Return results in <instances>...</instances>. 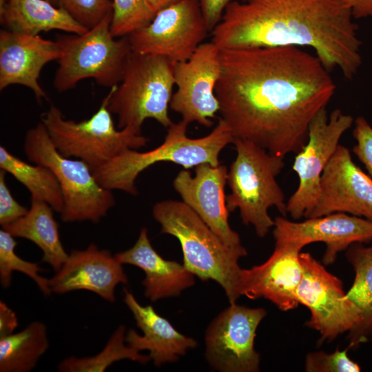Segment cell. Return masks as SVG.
Wrapping results in <instances>:
<instances>
[{
  "instance_id": "d4e9b609",
  "label": "cell",
  "mask_w": 372,
  "mask_h": 372,
  "mask_svg": "<svg viewBox=\"0 0 372 372\" xmlns=\"http://www.w3.org/2000/svg\"><path fill=\"white\" fill-rule=\"evenodd\" d=\"M346 258L355 272L347 297L361 313L360 322L348 333V347L352 349L372 340V245L353 243L347 249Z\"/></svg>"
},
{
  "instance_id": "f1b7e54d",
  "label": "cell",
  "mask_w": 372,
  "mask_h": 372,
  "mask_svg": "<svg viewBox=\"0 0 372 372\" xmlns=\"http://www.w3.org/2000/svg\"><path fill=\"white\" fill-rule=\"evenodd\" d=\"M6 230H0V283L3 288H8L12 282L13 271L25 274L37 285L41 292L48 296L52 293L49 279L40 275L43 269L37 263L27 261L15 252L17 242Z\"/></svg>"
},
{
  "instance_id": "1f68e13d",
  "label": "cell",
  "mask_w": 372,
  "mask_h": 372,
  "mask_svg": "<svg viewBox=\"0 0 372 372\" xmlns=\"http://www.w3.org/2000/svg\"><path fill=\"white\" fill-rule=\"evenodd\" d=\"M349 347L327 353L320 351L308 353L305 359L307 372H359V364L348 356Z\"/></svg>"
},
{
  "instance_id": "74e56055",
  "label": "cell",
  "mask_w": 372,
  "mask_h": 372,
  "mask_svg": "<svg viewBox=\"0 0 372 372\" xmlns=\"http://www.w3.org/2000/svg\"><path fill=\"white\" fill-rule=\"evenodd\" d=\"M152 12L156 14L160 10L177 1L178 0H145Z\"/></svg>"
},
{
  "instance_id": "e0dca14e",
  "label": "cell",
  "mask_w": 372,
  "mask_h": 372,
  "mask_svg": "<svg viewBox=\"0 0 372 372\" xmlns=\"http://www.w3.org/2000/svg\"><path fill=\"white\" fill-rule=\"evenodd\" d=\"M194 172L192 176L185 169L180 171L173 181L174 189L225 245L234 249L244 247L228 222L229 211L225 194L227 167L203 163L195 167Z\"/></svg>"
},
{
  "instance_id": "9a60e30c",
  "label": "cell",
  "mask_w": 372,
  "mask_h": 372,
  "mask_svg": "<svg viewBox=\"0 0 372 372\" xmlns=\"http://www.w3.org/2000/svg\"><path fill=\"white\" fill-rule=\"evenodd\" d=\"M343 212L372 221V178L338 145L320 178V194L306 218Z\"/></svg>"
},
{
  "instance_id": "cb8c5ba5",
  "label": "cell",
  "mask_w": 372,
  "mask_h": 372,
  "mask_svg": "<svg viewBox=\"0 0 372 372\" xmlns=\"http://www.w3.org/2000/svg\"><path fill=\"white\" fill-rule=\"evenodd\" d=\"M53 209L44 201L31 199L25 215L2 227L12 236L25 238L34 243L43 252L42 261L57 271L66 260L65 251L59 235V225Z\"/></svg>"
},
{
  "instance_id": "603a6c76",
  "label": "cell",
  "mask_w": 372,
  "mask_h": 372,
  "mask_svg": "<svg viewBox=\"0 0 372 372\" xmlns=\"http://www.w3.org/2000/svg\"><path fill=\"white\" fill-rule=\"evenodd\" d=\"M0 21L7 30L29 35L55 30L81 34L87 30L65 10L46 0H8Z\"/></svg>"
},
{
  "instance_id": "7c38bea8",
  "label": "cell",
  "mask_w": 372,
  "mask_h": 372,
  "mask_svg": "<svg viewBox=\"0 0 372 372\" xmlns=\"http://www.w3.org/2000/svg\"><path fill=\"white\" fill-rule=\"evenodd\" d=\"M209 32L199 0H178L127 37L132 52L163 56L175 63L187 60Z\"/></svg>"
},
{
  "instance_id": "83f0119b",
  "label": "cell",
  "mask_w": 372,
  "mask_h": 372,
  "mask_svg": "<svg viewBox=\"0 0 372 372\" xmlns=\"http://www.w3.org/2000/svg\"><path fill=\"white\" fill-rule=\"evenodd\" d=\"M125 327L118 326L112 333L103 349L93 356L78 358L70 356L63 359L57 366L61 372H103L114 362L130 360L145 364L151 360L149 355L125 344Z\"/></svg>"
},
{
  "instance_id": "3957f363",
  "label": "cell",
  "mask_w": 372,
  "mask_h": 372,
  "mask_svg": "<svg viewBox=\"0 0 372 372\" xmlns=\"http://www.w3.org/2000/svg\"><path fill=\"white\" fill-rule=\"evenodd\" d=\"M152 215L161 225V233L180 242L184 266L202 281H216L225 290L229 303H236L242 296L238 260L247 254L245 248L225 245L183 201L158 202Z\"/></svg>"
},
{
  "instance_id": "2e32d148",
  "label": "cell",
  "mask_w": 372,
  "mask_h": 372,
  "mask_svg": "<svg viewBox=\"0 0 372 372\" xmlns=\"http://www.w3.org/2000/svg\"><path fill=\"white\" fill-rule=\"evenodd\" d=\"M273 227L275 245L294 243L304 247L312 242L325 243L322 257L325 265L333 264L338 253L352 244L372 241V221L343 212L309 218L302 222L278 216Z\"/></svg>"
},
{
  "instance_id": "7402d4cb",
  "label": "cell",
  "mask_w": 372,
  "mask_h": 372,
  "mask_svg": "<svg viewBox=\"0 0 372 372\" xmlns=\"http://www.w3.org/2000/svg\"><path fill=\"white\" fill-rule=\"evenodd\" d=\"M123 265L138 267L145 273L142 281L145 296L152 302L178 296L195 283L194 275L183 264L167 260L152 247L146 227H143L135 244L115 254Z\"/></svg>"
},
{
  "instance_id": "d590c367",
  "label": "cell",
  "mask_w": 372,
  "mask_h": 372,
  "mask_svg": "<svg viewBox=\"0 0 372 372\" xmlns=\"http://www.w3.org/2000/svg\"><path fill=\"white\" fill-rule=\"evenodd\" d=\"M15 312L3 301H0V338L10 335L18 327Z\"/></svg>"
},
{
  "instance_id": "4dcf8cb0",
  "label": "cell",
  "mask_w": 372,
  "mask_h": 372,
  "mask_svg": "<svg viewBox=\"0 0 372 372\" xmlns=\"http://www.w3.org/2000/svg\"><path fill=\"white\" fill-rule=\"evenodd\" d=\"M65 10L73 19L87 30L112 12V0H46Z\"/></svg>"
},
{
  "instance_id": "8d00e7d4",
  "label": "cell",
  "mask_w": 372,
  "mask_h": 372,
  "mask_svg": "<svg viewBox=\"0 0 372 372\" xmlns=\"http://www.w3.org/2000/svg\"><path fill=\"white\" fill-rule=\"evenodd\" d=\"M349 8L354 19L372 17V0H342Z\"/></svg>"
},
{
  "instance_id": "ac0fdd59",
  "label": "cell",
  "mask_w": 372,
  "mask_h": 372,
  "mask_svg": "<svg viewBox=\"0 0 372 372\" xmlns=\"http://www.w3.org/2000/svg\"><path fill=\"white\" fill-rule=\"evenodd\" d=\"M302 248L294 243L275 245L265 262L242 269L241 295L251 300L267 299L283 311L298 307L296 292L302 278L300 259Z\"/></svg>"
},
{
  "instance_id": "52a82bcc",
  "label": "cell",
  "mask_w": 372,
  "mask_h": 372,
  "mask_svg": "<svg viewBox=\"0 0 372 372\" xmlns=\"http://www.w3.org/2000/svg\"><path fill=\"white\" fill-rule=\"evenodd\" d=\"M23 150L30 162L48 167L56 176L63 199V221L96 223L115 205L112 191L97 182L86 163L62 155L42 122L26 132Z\"/></svg>"
},
{
  "instance_id": "44dd1931",
  "label": "cell",
  "mask_w": 372,
  "mask_h": 372,
  "mask_svg": "<svg viewBox=\"0 0 372 372\" xmlns=\"http://www.w3.org/2000/svg\"><path fill=\"white\" fill-rule=\"evenodd\" d=\"M124 302L132 312L137 327L143 331L139 335L134 329L126 333L127 344L136 350H147L151 360L156 366L174 362L187 350L197 346L192 338L178 331L165 318L157 313L152 305L143 306L133 293L124 289Z\"/></svg>"
},
{
  "instance_id": "7a4b0ae2",
  "label": "cell",
  "mask_w": 372,
  "mask_h": 372,
  "mask_svg": "<svg viewBox=\"0 0 372 372\" xmlns=\"http://www.w3.org/2000/svg\"><path fill=\"white\" fill-rule=\"evenodd\" d=\"M342 0L234 1L211 32L220 50L309 47L327 69L351 79L362 64V41Z\"/></svg>"
},
{
  "instance_id": "e575fe53",
  "label": "cell",
  "mask_w": 372,
  "mask_h": 372,
  "mask_svg": "<svg viewBox=\"0 0 372 372\" xmlns=\"http://www.w3.org/2000/svg\"><path fill=\"white\" fill-rule=\"evenodd\" d=\"M234 1L246 0H199L203 17L210 32L221 20L226 7Z\"/></svg>"
},
{
  "instance_id": "4316f807",
  "label": "cell",
  "mask_w": 372,
  "mask_h": 372,
  "mask_svg": "<svg viewBox=\"0 0 372 372\" xmlns=\"http://www.w3.org/2000/svg\"><path fill=\"white\" fill-rule=\"evenodd\" d=\"M0 168L10 173L29 191L31 199L42 200L61 213L63 199L60 185L47 167L28 163L0 146Z\"/></svg>"
},
{
  "instance_id": "30bf717a",
  "label": "cell",
  "mask_w": 372,
  "mask_h": 372,
  "mask_svg": "<svg viewBox=\"0 0 372 372\" xmlns=\"http://www.w3.org/2000/svg\"><path fill=\"white\" fill-rule=\"evenodd\" d=\"M300 259L303 273L296 297L311 312L306 325L320 333V342H331L358 325L360 311L347 297L342 281L310 253L300 252Z\"/></svg>"
},
{
  "instance_id": "ffe728a7",
  "label": "cell",
  "mask_w": 372,
  "mask_h": 372,
  "mask_svg": "<svg viewBox=\"0 0 372 372\" xmlns=\"http://www.w3.org/2000/svg\"><path fill=\"white\" fill-rule=\"evenodd\" d=\"M61 48L57 40L45 39L1 30L0 32V90L11 85L30 89L38 103L47 99L39 83L40 73L47 63L59 60Z\"/></svg>"
},
{
  "instance_id": "5b68a950",
  "label": "cell",
  "mask_w": 372,
  "mask_h": 372,
  "mask_svg": "<svg viewBox=\"0 0 372 372\" xmlns=\"http://www.w3.org/2000/svg\"><path fill=\"white\" fill-rule=\"evenodd\" d=\"M236 156L227 174L231 194L226 196L229 212L238 209L244 225L254 226L260 238L274 226L268 213L276 207L287 216V203L276 177L285 167L284 158L249 141L234 138Z\"/></svg>"
},
{
  "instance_id": "484cf974",
  "label": "cell",
  "mask_w": 372,
  "mask_h": 372,
  "mask_svg": "<svg viewBox=\"0 0 372 372\" xmlns=\"http://www.w3.org/2000/svg\"><path fill=\"white\" fill-rule=\"evenodd\" d=\"M46 325L34 321L18 333L0 338V371L28 372L49 348Z\"/></svg>"
},
{
  "instance_id": "ba28073f",
  "label": "cell",
  "mask_w": 372,
  "mask_h": 372,
  "mask_svg": "<svg viewBox=\"0 0 372 372\" xmlns=\"http://www.w3.org/2000/svg\"><path fill=\"white\" fill-rule=\"evenodd\" d=\"M110 92L89 118L68 120L59 108L52 105L41 114L56 149L66 157L80 159L94 169L128 149H138L148 139L132 128L116 129L107 107Z\"/></svg>"
},
{
  "instance_id": "836d02e7",
  "label": "cell",
  "mask_w": 372,
  "mask_h": 372,
  "mask_svg": "<svg viewBox=\"0 0 372 372\" xmlns=\"http://www.w3.org/2000/svg\"><path fill=\"white\" fill-rule=\"evenodd\" d=\"M6 172L0 170V225L3 227L26 214L28 209L13 197L6 183Z\"/></svg>"
},
{
  "instance_id": "4fadbf2b",
  "label": "cell",
  "mask_w": 372,
  "mask_h": 372,
  "mask_svg": "<svg viewBox=\"0 0 372 372\" xmlns=\"http://www.w3.org/2000/svg\"><path fill=\"white\" fill-rule=\"evenodd\" d=\"M266 315L263 308L236 303L220 313L205 333V357L209 364L224 372L258 371L260 355L254 349V340Z\"/></svg>"
},
{
  "instance_id": "8fae6325",
  "label": "cell",
  "mask_w": 372,
  "mask_h": 372,
  "mask_svg": "<svg viewBox=\"0 0 372 372\" xmlns=\"http://www.w3.org/2000/svg\"><path fill=\"white\" fill-rule=\"evenodd\" d=\"M353 123V117L340 109H335L329 116L326 107L312 119L307 143L296 154L292 167L299 184L287 202V211L293 220L304 217L314 207L320 194L322 174L342 136Z\"/></svg>"
},
{
  "instance_id": "f546056e",
  "label": "cell",
  "mask_w": 372,
  "mask_h": 372,
  "mask_svg": "<svg viewBox=\"0 0 372 372\" xmlns=\"http://www.w3.org/2000/svg\"><path fill=\"white\" fill-rule=\"evenodd\" d=\"M155 14L145 0H112L111 33L115 38L128 37L147 25Z\"/></svg>"
},
{
  "instance_id": "277c9868",
  "label": "cell",
  "mask_w": 372,
  "mask_h": 372,
  "mask_svg": "<svg viewBox=\"0 0 372 372\" xmlns=\"http://www.w3.org/2000/svg\"><path fill=\"white\" fill-rule=\"evenodd\" d=\"M187 126L183 120L173 123L161 145L143 152L128 149L93 169L94 178L105 189L135 196L138 193L135 184L138 176L156 163L172 162L185 169L203 163L219 165L220 153L234 140L227 123L220 118L209 134L198 138L187 136Z\"/></svg>"
},
{
  "instance_id": "9c48e42d",
  "label": "cell",
  "mask_w": 372,
  "mask_h": 372,
  "mask_svg": "<svg viewBox=\"0 0 372 372\" xmlns=\"http://www.w3.org/2000/svg\"><path fill=\"white\" fill-rule=\"evenodd\" d=\"M112 12L109 13L83 34L57 38L61 48L53 81L57 92L71 90L89 78L110 88L120 83L132 49L127 37L112 36Z\"/></svg>"
},
{
  "instance_id": "f35d334b",
  "label": "cell",
  "mask_w": 372,
  "mask_h": 372,
  "mask_svg": "<svg viewBox=\"0 0 372 372\" xmlns=\"http://www.w3.org/2000/svg\"><path fill=\"white\" fill-rule=\"evenodd\" d=\"M8 0H0V13L3 12Z\"/></svg>"
},
{
  "instance_id": "d6a6232c",
  "label": "cell",
  "mask_w": 372,
  "mask_h": 372,
  "mask_svg": "<svg viewBox=\"0 0 372 372\" xmlns=\"http://www.w3.org/2000/svg\"><path fill=\"white\" fill-rule=\"evenodd\" d=\"M354 124L352 134L356 144L352 151L372 177V127L363 116L358 117Z\"/></svg>"
},
{
  "instance_id": "6da1fadb",
  "label": "cell",
  "mask_w": 372,
  "mask_h": 372,
  "mask_svg": "<svg viewBox=\"0 0 372 372\" xmlns=\"http://www.w3.org/2000/svg\"><path fill=\"white\" fill-rule=\"evenodd\" d=\"M220 58L216 95L234 138L283 158L298 153L335 92L329 70L296 46L220 50Z\"/></svg>"
},
{
  "instance_id": "8992f818",
  "label": "cell",
  "mask_w": 372,
  "mask_h": 372,
  "mask_svg": "<svg viewBox=\"0 0 372 372\" xmlns=\"http://www.w3.org/2000/svg\"><path fill=\"white\" fill-rule=\"evenodd\" d=\"M174 64L163 56L131 52L120 83L109 92L107 107L117 116L118 129L141 134L148 118L165 127L173 123L169 107L175 85Z\"/></svg>"
},
{
  "instance_id": "5bb4252c",
  "label": "cell",
  "mask_w": 372,
  "mask_h": 372,
  "mask_svg": "<svg viewBox=\"0 0 372 372\" xmlns=\"http://www.w3.org/2000/svg\"><path fill=\"white\" fill-rule=\"evenodd\" d=\"M220 50L211 41L202 43L186 61L174 64V83L169 107L188 125L210 127L219 112L216 87L220 76Z\"/></svg>"
},
{
  "instance_id": "d6986e66",
  "label": "cell",
  "mask_w": 372,
  "mask_h": 372,
  "mask_svg": "<svg viewBox=\"0 0 372 372\" xmlns=\"http://www.w3.org/2000/svg\"><path fill=\"white\" fill-rule=\"evenodd\" d=\"M127 281L123 264L115 255L94 243L83 250L72 249L60 269L49 279L52 293L87 290L111 303L115 302L117 285Z\"/></svg>"
}]
</instances>
